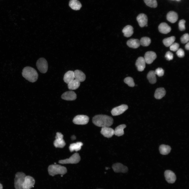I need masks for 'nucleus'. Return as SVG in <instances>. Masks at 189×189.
<instances>
[{
  "mask_svg": "<svg viewBox=\"0 0 189 189\" xmlns=\"http://www.w3.org/2000/svg\"><path fill=\"white\" fill-rule=\"evenodd\" d=\"M93 123L96 125L100 127H109L113 122V118L105 115H97L92 118Z\"/></svg>",
  "mask_w": 189,
  "mask_h": 189,
  "instance_id": "1",
  "label": "nucleus"
},
{
  "mask_svg": "<svg viewBox=\"0 0 189 189\" xmlns=\"http://www.w3.org/2000/svg\"><path fill=\"white\" fill-rule=\"evenodd\" d=\"M23 76L29 81L34 82L36 81L38 77V74L36 70L30 66H26L23 69Z\"/></svg>",
  "mask_w": 189,
  "mask_h": 189,
  "instance_id": "2",
  "label": "nucleus"
},
{
  "mask_svg": "<svg viewBox=\"0 0 189 189\" xmlns=\"http://www.w3.org/2000/svg\"><path fill=\"white\" fill-rule=\"evenodd\" d=\"M48 171L49 175L52 176L58 174L63 175L67 172V169L65 167L57 164L49 165Z\"/></svg>",
  "mask_w": 189,
  "mask_h": 189,
  "instance_id": "3",
  "label": "nucleus"
},
{
  "mask_svg": "<svg viewBox=\"0 0 189 189\" xmlns=\"http://www.w3.org/2000/svg\"><path fill=\"white\" fill-rule=\"evenodd\" d=\"M26 176L25 174L23 172H18L16 173L14 183L15 189H23V185Z\"/></svg>",
  "mask_w": 189,
  "mask_h": 189,
  "instance_id": "4",
  "label": "nucleus"
},
{
  "mask_svg": "<svg viewBox=\"0 0 189 189\" xmlns=\"http://www.w3.org/2000/svg\"><path fill=\"white\" fill-rule=\"evenodd\" d=\"M36 66L39 71L41 73H45L48 70V62L44 58H40L36 62Z\"/></svg>",
  "mask_w": 189,
  "mask_h": 189,
  "instance_id": "5",
  "label": "nucleus"
},
{
  "mask_svg": "<svg viewBox=\"0 0 189 189\" xmlns=\"http://www.w3.org/2000/svg\"><path fill=\"white\" fill-rule=\"evenodd\" d=\"M80 160V156L79 154L76 153L72 155L69 158L60 160L59 162L62 164H77L79 162Z\"/></svg>",
  "mask_w": 189,
  "mask_h": 189,
  "instance_id": "6",
  "label": "nucleus"
},
{
  "mask_svg": "<svg viewBox=\"0 0 189 189\" xmlns=\"http://www.w3.org/2000/svg\"><path fill=\"white\" fill-rule=\"evenodd\" d=\"M55 139L54 142V146L56 148H62L65 145L66 143L63 139V135L60 132L56 133Z\"/></svg>",
  "mask_w": 189,
  "mask_h": 189,
  "instance_id": "7",
  "label": "nucleus"
},
{
  "mask_svg": "<svg viewBox=\"0 0 189 189\" xmlns=\"http://www.w3.org/2000/svg\"><path fill=\"white\" fill-rule=\"evenodd\" d=\"M89 119V117L86 115H79L74 117L73 122L76 124L85 125L88 123Z\"/></svg>",
  "mask_w": 189,
  "mask_h": 189,
  "instance_id": "8",
  "label": "nucleus"
},
{
  "mask_svg": "<svg viewBox=\"0 0 189 189\" xmlns=\"http://www.w3.org/2000/svg\"><path fill=\"white\" fill-rule=\"evenodd\" d=\"M35 183V180L33 177L29 176H26L23 185V189H30L34 187Z\"/></svg>",
  "mask_w": 189,
  "mask_h": 189,
  "instance_id": "9",
  "label": "nucleus"
},
{
  "mask_svg": "<svg viewBox=\"0 0 189 189\" xmlns=\"http://www.w3.org/2000/svg\"><path fill=\"white\" fill-rule=\"evenodd\" d=\"M128 108L127 105L122 104L113 108L111 111V113L113 116H118L123 113Z\"/></svg>",
  "mask_w": 189,
  "mask_h": 189,
  "instance_id": "10",
  "label": "nucleus"
},
{
  "mask_svg": "<svg viewBox=\"0 0 189 189\" xmlns=\"http://www.w3.org/2000/svg\"><path fill=\"white\" fill-rule=\"evenodd\" d=\"M164 175L166 181L169 183H173L176 180V177L175 174L171 170H166Z\"/></svg>",
  "mask_w": 189,
  "mask_h": 189,
  "instance_id": "11",
  "label": "nucleus"
},
{
  "mask_svg": "<svg viewBox=\"0 0 189 189\" xmlns=\"http://www.w3.org/2000/svg\"><path fill=\"white\" fill-rule=\"evenodd\" d=\"M112 168L115 172L125 173L128 170V167L120 163H117L113 164Z\"/></svg>",
  "mask_w": 189,
  "mask_h": 189,
  "instance_id": "12",
  "label": "nucleus"
},
{
  "mask_svg": "<svg viewBox=\"0 0 189 189\" xmlns=\"http://www.w3.org/2000/svg\"><path fill=\"white\" fill-rule=\"evenodd\" d=\"M157 56L155 52L153 51H148L144 55V59L146 63L148 64L152 63L156 58Z\"/></svg>",
  "mask_w": 189,
  "mask_h": 189,
  "instance_id": "13",
  "label": "nucleus"
},
{
  "mask_svg": "<svg viewBox=\"0 0 189 189\" xmlns=\"http://www.w3.org/2000/svg\"><path fill=\"white\" fill-rule=\"evenodd\" d=\"M61 97L62 99L66 100L72 101L76 99L77 96L74 92L70 91L63 93L61 95Z\"/></svg>",
  "mask_w": 189,
  "mask_h": 189,
  "instance_id": "14",
  "label": "nucleus"
},
{
  "mask_svg": "<svg viewBox=\"0 0 189 189\" xmlns=\"http://www.w3.org/2000/svg\"><path fill=\"white\" fill-rule=\"evenodd\" d=\"M101 133L105 137L110 138L114 134V130L109 127H102Z\"/></svg>",
  "mask_w": 189,
  "mask_h": 189,
  "instance_id": "15",
  "label": "nucleus"
},
{
  "mask_svg": "<svg viewBox=\"0 0 189 189\" xmlns=\"http://www.w3.org/2000/svg\"><path fill=\"white\" fill-rule=\"evenodd\" d=\"M137 20L140 27H143L147 24L148 18L145 14L141 13L139 14L136 18Z\"/></svg>",
  "mask_w": 189,
  "mask_h": 189,
  "instance_id": "16",
  "label": "nucleus"
},
{
  "mask_svg": "<svg viewBox=\"0 0 189 189\" xmlns=\"http://www.w3.org/2000/svg\"><path fill=\"white\" fill-rule=\"evenodd\" d=\"M146 62L144 57H139L136 60L135 65L138 70L142 71L144 70L145 67Z\"/></svg>",
  "mask_w": 189,
  "mask_h": 189,
  "instance_id": "17",
  "label": "nucleus"
},
{
  "mask_svg": "<svg viewBox=\"0 0 189 189\" xmlns=\"http://www.w3.org/2000/svg\"><path fill=\"white\" fill-rule=\"evenodd\" d=\"M158 29L161 33L167 34L170 32L171 30V27L166 23L163 22L161 23L159 26Z\"/></svg>",
  "mask_w": 189,
  "mask_h": 189,
  "instance_id": "18",
  "label": "nucleus"
},
{
  "mask_svg": "<svg viewBox=\"0 0 189 189\" xmlns=\"http://www.w3.org/2000/svg\"><path fill=\"white\" fill-rule=\"evenodd\" d=\"M74 78L75 79L80 82H83L85 80V75L82 71L76 70L74 71Z\"/></svg>",
  "mask_w": 189,
  "mask_h": 189,
  "instance_id": "19",
  "label": "nucleus"
},
{
  "mask_svg": "<svg viewBox=\"0 0 189 189\" xmlns=\"http://www.w3.org/2000/svg\"><path fill=\"white\" fill-rule=\"evenodd\" d=\"M166 18L167 20L172 23H175L177 20L178 15L176 12L170 11L167 14Z\"/></svg>",
  "mask_w": 189,
  "mask_h": 189,
  "instance_id": "20",
  "label": "nucleus"
},
{
  "mask_svg": "<svg viewBox=\"0 0 189 189\" xmlns=\"http://www.w3.org/2000/svg\"><path fill=\"white\" fill-rule=\"evenodd\" d=\"M127 45L130 48L136 49L140 45V41L137 39H131L129 40L127 42Z\"/></svg>",
  "mask_w": 189,
  "mask_h": 189,
  "instance_id": "21",
  "label": "nucleus"
},
{
  "mask_svg": "<svg viewBox=\"0 0 189 189\" xmlns=\"http://www.w3.org/2000/svg\"><path fill=\"white\" fill-rule=\"evenodd\" d=\"M74 71H69L64 74V80L65 82L68 84L74 79Z\"/></svg>",
  "mask_w": 189,
  "mask_h": 189,
  "instance_id": "22",
  "label": "nucleus"
},
{
  "mask_svg": "<svg viewBox=\"0 0 189 189\" xmlns=\"http://www.w3.org/2000/svg\"><path fill=\"white\" fill-rule=\"evenodd\" d=\"M69 6L72 9L76 10H79L82 7L81 3L78 0H70Z\"/></svg>",
  "mask_w": 189,
  "mask_h": 189,
  "instance_id": "23",
  "label": "nucleus"
},
{
  "mask_svg": "<svg viewBox=\"0 0 189 189\" xmlns=\"http://www.w3.org/2000/svg\"><path fill=\"white\" fill-rule=\"evenodd\" d=\"M122 32L124 36L127 37H130L133 34V28L130 25H127L124 27L122 30Z\"/></svg>",
  "mask_w": 189,
  "mask_h": 189,
  "instance_id": "24",
  "label": "nucleus"
},
{
  "mask_svg": "<svg viewBox=\"0 0 189 189\" xmlns=\"http://www.w3.org/2000/svg\"><path fill=\"white\" fill-rule=\"evenodd\" d=\"M166 92L164 88H158L155 91L154 97L156 99H161L165 96Z\"/></svg>",
  "mask_w": 189,
  "mask_h": 189,
  "instance_id": "25",
  "label": "nucleus"
},
{
  "mask_svg": "<svg viewBox=\"0 0 189 189\" xmlns=\"http://www.w3.org/2000/svg\"><path fill=\"white\" fill-rule=\"evenodd\" d=\"M126 127L125 124L119 125L114 130V134L119 136L123 135L124 134V129Z\"/></svg>",
  "mask_w": 189,
  "mask_h": 189,
  "instance_id": "26",
  "label": "nucleus"
},
{
  "mask_svg": "<svg viewBox=\"0 0 189 189\" xmlns=\"http://www.w3.org/2000/svg\"><path fill=\"white\" fill-rule=\"evenodd\" d=\"M83 145V143L81 142H78L75 143L71 144L69 147V150L71 152L74 151H77L81 149V146Z\"/></svg>",
  "mask_w": 189,
  "mask_h": 189,
  "instance_id": "27",
  "label": "nucleus"
},
{
  "mask_svg": "<svg viewBox=\"0 0 189 189\" xmlns=\"http://www.w3.org/2000/svg\"><path fill=\"white\" fill-rule=\"evenodd\" d=\"M171 149V148L169 146L164 144L160 145L159 148L160 153L163 155L168 154L170 152Z\"/></svg>",
  "mask_w": 189,
  "mask_h": 189,
  "instance_id": "28",
  "label": "nucleus"
},
{
  "mask_svg": "<svg viewBox=\"0 0 189 189\" xmlns=\"http://www.w3.org/2000/svg\"><path fill=\"white\" fill-rule=\"evenodd\" d=\"M80 84V82L78 80H74L68 84V87L69 90H75L79 87Z\"/></svg>",
  "mask_w": 189,
  "mask_h": 189,
  "instance_id": "29",
  "label": "nucleus"
},
{
  "mask_svg": "<svg viewBox=\"0 0 189 189\" xmlns=\"http://www.w3.org/2000/svg\"><path fill=\"white\" fill-rule=\"evenodd\" d=\"M147 78L149 82L151 84H154L156 82V74L154 71H149L147 74Z\"/></svg>",
  "mask_w": 189,
  "mask_h": 189,
  "instance_id": "30",
  "label": "nucleus"
},
{
  "mask_svg": "<svg viewBox=\"0 0 189 189\" xmlns=\"http://www.w3.org/2000/svg\"><path fill=\"white\" fill-rule=\"evenodd\" d=\"M175 39V38L174 36H171L164 39L163 40V43L166 46L169 47L174 43Z\"/></svg>",
  "mask_w": 189,
  "mask_h": 189,
  "instance_id": "31",
  "label": "nucleus"
},
{
  "mask_svg": "<svg viewBox=\"0 0 189 189\" xmlns=\"http://www.w3.org/2000/svg\"><path fill=\"white\" fill-rule=\"evenodd\" d=\"M140 44L144 46H148L150 44L151 40L150 38L147 37H142L140 39Z\"/></svg>",
  "mask_w": 189,
  "mask_h": 189,
  "instance_id": "32",
  "label": "nucleus"
},
{
  "mask_svg": "<svg viewBox=\"0 0 189 189\" xmlns=\"http://www.w3.org/2000/svg\"><path fill=\"white\" fill-rule=\"evenodd\" d=\"M146 4L148 6L155 8L157 6V3L156 0H144Z\"/></svg>",
  "mask_w": 189,
  "mask_h": 189,
  "instance_id": "33",
  "label": "nucleus"
},
{
  "mask_svg": "<svg viewBox=\"0 0 189 189\" xmlns=\"http://www.w3.org/2000/svg\"><path fill=\"white\" fill-rule=\"evenodd\" d=\"M124 82L128 86L130 87H133L134 86L135 83L133 79L130 77L125 78L124 80Z\"/></svg>",
  "mask_w": 189,
  "mask_h": 189,
  "instance_id": "34",
  "label": "nucleus"
},
{
  "mask_svg": "<svg viewBox=\"0 0 189 189\" xmlns=\"http://www.w3.org/2000/svg\"><path fill=\"white\" fill-rule=\"evenodd\" d=\"M181 42L183 44H185L188 42L189 40V34L188 33H186L183 34L180 38Z\"/></svg>",
  "mask_w": 189,
  "mask_h": 189,
  "instance_id": "35",
  "label": "nucleus"
},
{
  "mask_svg": "<svg viewBox=\"0 0 189 189\" xmlns=\"http://www.w3.org/2000/svg\"><path fill=\"white\" fill-rule=\"evenodd\" d=\"M185 21L184 19H181L180 20L178 23V27L180 31H184L185 30Z\"/></svg>",
  "mask_w": 189,
  "mask_h": 189,
  "instance_id": "36",
  "label": "nucleus"
},
{
  "mask_svg": "<svg viewBox=\"0 0 189 189\" xmlns=\"http://www.w3.org/2000/svg\"><path fill=\"white\" fill-rule=\"evenodd\" d=\"M179 44L176 43H174L170 46V49L173 51H177L179 49Z\"/></svg>",
  "mask_w": 189,
  "mask_h": 189,
  "instance_id": "37",
  "label": "nucleus"
},
{
  "mask_svg": "<svg viewBox=\"0 0 189 189\" xmlns=\"http://www.w3.org/2000/svg\"><path fill=\"white\" fill-rule=\"evenodd\" d=\"M155 71V74L157 75L159 77H161L163 75L164 71L161 68H158Z\"/></svg>",
  "mask_w": 189,
  "mask_h": 189,
  "instance_id": "38",
  "label": "nucleus"
},
{
  "mask_svg": "<svg viewBox=\"0 0 189 189\" xmlns=\"http://www.w3.org/2000/svg\"><path fill=\"white\" fill-rule=\"evenodd\" d=\"M165 57L167 60H172L173 58V54L171 52L168 51L166 53Z\"/></svg>",
  "mask_w": 189,
  "mask_h": 189,
  "instance_id": "39",
  "label": "nucleus"
},
{
  "mask_svg": "<svg viewBox=\"0 0 189 189\" xmlns=\"http://www.w3.org/2000/svg\"><path fill=\"white\" fill-rule=\"evenodd\" d=\"M176 54L178 57L182 58L185 56V52L184 50L181 48L178 49L177 51Z\"/></svg>",
  "mask_w": 189,
  "mask_h": 189,
  "instance_id": "40",
  "label": "nucleus"
},
{
  "mask_svg": "<svg viewBox=\"0 0 189 189\" xmlns=\"http://www.w3.org/2000/svg\"><path fill=\"white\" fill-rule=\"evenodd\" d=\"M189 43L188 42L187 43V44L185 45V48L186 50H188L189 49Z\"/></svg>",
  "mask_w": 189,
  "mask_h": 189,
  "instance_id": "41",
  "label": "nucleus"
},
{
  "mask_svg": "<svg viewBox=\"0 0 189 189\" xmlns=\"http://www.w3.org/2000/svg\"><path fill=\"white\" fill-rule=\"evenodd\" d=\"M3 186L0 183V189H3Z\"/></svg>",
  "mask_w": 189,
  "mask_h": 189,
  "instance_id": "42",
  "label": "nucleus"
},
{
  "mask_svg": "<svg viewBox=\"0 0 189 189\" xmlns=\"http://www.w3.org/2000/svg\"><path fill=\"white\" fill-rule=\"evenodd\" d=\"M72 137H73V138H72V139H73V140H74V139H76V137L74 135H73V136H72Z\"/></svg>",
  "mask_w": 189,
  "mask_h": 189,
  "instance_id": "43",
  "label": "nucleus"
},
{
  "mask_svg": "<svg viewBox=\"0 0 189 189\" xmlns=\"http://www.w3.org/2000/svg\"><path fill=\"white\" fill-rule=\"evenodd\" d=\"M108 169H109V168H108V167H106V170H108Z\"/></svg>",
  "mask_w": 189,
  "mask_h": 189,
  "instance_id": "44",
  "label": "nucleus"
},
{
  "mask_svg": "<svg viewBox=\"0 0 189 189\" xmlns=\"http://www.w3.org/2000/svg\"><path fill=\"white\" fill-rule=\"evenodd\" d=\"M54 164H56V163H55H55H54Z\"/></svg>",
  "mask_w": 189,
  "mask_h": 189,
  "instance_id": "45",
  "label": "nucleus"
},
{
  "mask_svg": "<svg viewBox=\"0 0 189 189\" xmlns=\"http://www.w3.org/2000/svg\"><path fill=\"white\" fill-rule=\"evenodd\" d=\"M177 0V1H180V0Z\"/></svg>",
  "mask_w": 189,
  "mask_h": 189,
  "instance_id": "46",
  "label": "nucleus"
},
{
  "mask_svg": "<svg viewBox=\"0 0 189 189\" xmlns=\"http://www.w3.org/2000/svg\"></svg>",
  "mask_w": 189,
  "mask_h": 189,
  "instance_id": "47",
  "label": "nucleus"
}]
</instances>
